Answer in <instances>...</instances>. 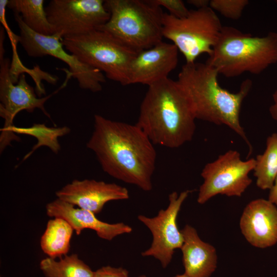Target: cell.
Instances as JSON below:
<instances>
[{
  "label": "cell",
  "instance_id": "cell-1",
  "mask_svg": "<svg viewBox=\"0 0 277 277\" xmlns=\"http://www.w3.org/2000/svg\"><path fill=\"white\" fill-rule=\"evenodd\" d=\"M146 134L135 124L95 114L87 147L95 154L103 171L145 191L152 189L156 152Z\"/></svg>",
  "mask_w": 277,
  "mask_h": 277
},
{
  "label": "cell",
  "instance_id": "cell-2",
  "mask_svg": "<svg viewBox=\"0 0 277 277\" xmlns=\"http://www.w3.org/2000/svg\"><path fill=\"white\" fill-rule=\"evenodd\" d=\"M196 119L186 90L168 77L148 86L135 125L154 145L176 148L191 141Z\"/></svg>",
  "mask_w": 277,
  "mask_h": 277
},
{
  "label": "cell",
  "instance_id": "cell-3",
  "mask_svg": "<svg viewBox=\"0 0 277 277\" xmlns=\"http://www.w3.org/2000/svg\"><path fill=\"white\" fill-rule=\"evenodd\" d=\"M219 74L206 63H186L178 74L177 81L190 97L196 119L227 126L246 142L250 153L252 146L240 124V113L252 81L244 80L239 91L232 93L220 86Z\"/></svg>",
  "mask_w": 277,
  "mask_h": 277
},
{
  "label": "cell",
  "instance_id": "cell-4",
  "mask_svg": "<svg viewBox=\"0 0 277 277\" xmlns=\"http://www.w3.org/2000/svg\"><path fill=\"white\" fill-rule=\"evenodd\" d=\"M227 77L245 72L258 74L277 63V33L253 36L230 26H223L206 62Z\"/></svg>",
  "mask_w": 277,
  "mask_h": 277
},
{
  "label": "cell",
  "instance_id": "cell-5",
  "mask_svg": "<svg viewBox=\"0 0 277 277\" xmlns=\"http://www.w3.org/2000/svg\"><path fill=\"white\" fill-rule=\"evenodd\" d=\"M109 21L105 31L139 52L163 41V12L150 0H106Z\"/></svg>",
  "mask_w": 277,
  "mask_h": 277
},
{
  "label": "cell",
  "instance_id": "cell-6",
  "mask_svg": "<svg viewBox=\"0 0 277 277\" xmlns=\"http://www.w3.org/2000/svg\"><path fill=\"white\" fill-rule=\"evenodd\" d=\"M65 49L82 62L105 74V77L127 85L130 65L137 52L100 30L63 38Z\"/></svg>",
  "mask_w": 277,
  "mask_h": 277
},
{
  "label": "cell",
  "instance_id": "cell-7",
  "mask_svg": "<svg viewBox=\"0 0 277 277\" xmlns=\"http://www.w3.org/2000/svg\"><path fill=\"white\" fill-rule=\"evenodd\" d=\"M222 27L210 7L189 10L188 14L183 18L168 13L163 15V37L176 47L186 63L195 62L203 53L211 54Z\"/></svg>",
  "mask_w": 277,
  "mask_h": 277
},
{
  "label": "cell",
  "instance_id": "cell-8",
  "mask_svg": "<svg viewBox=\"0 0 277 277\" xmlns=\"http://www.w3.org/2000/svg\"><path fill=\"white\" fill-rule=\"evenodd\" d=\"M19 30L18 42L27 55L31 57L50 55L66 63L69 68L71 76L76 78L80 88L97 92L102 90V84L106 82L103 73L81 61L72 53L64 49L62 38L58 34L45 35L35 32L27 26L21 16L14 14Z\"/></svg>",
  "mask_w": 277,
  "mask_h": 277
},
{
  "label": "cell",
  "instance_id": "cell-9",
  "mask_svg": "<svg viewBox=\"0 0 277 277\" xmlns=\"http://www.w3.org/2000/svg\"><path fill=\"white\" fill-rule=\"evenodd\" d=\"M255 165V159L242 161L240 153L233 150L207 163L201 173L203 182L199 188L197 203L203 204L217 194L241 196L252 183L248 174Z\"/></svg>",
  "mask_w": 277,
  "mask_h": 277
},
{
  "label": "cell",
  "instance_id": "cell-10",
  "mask_svg": "<svg viewBox=\"0 0 277 277\" xmlns=\"http://www.w3.org/2000/svg\"><path fill=\"white\" fill-rule=\"evenodd\" d=\"M10 66L8 58L0 61V115L5 120L0 136L1 152L10 145L12 141H19V137L12 131L16 115L23 110L31 113L38 108L50 118L44 104L54 93L38 97L24 74H20L17 83L14 84L10 77Z\"/></svg>",
  "mask_w": 277,
  "mask_h": 277
},
{
  "label": "cell",
  "instance_id": "cell-11",
  "mask_svg": "<svg viewBox=\"0 0 277 277\" xmlns=\"http://www.w3.org/2000/svg\"><path fill=\"white\" fill-rule=\"evenodd\" d=\"M103 0H51L45 7L54 34L72 37L97 30L110 18Z\"/></svg>",
  "mask_w": 277,
  "mask_h": 277
},
{
  "label": "cell",
  "instance_id": "cell-12",
  "mask_svg": "<svg viewBox=\"0 0 277 277\" xmlns=\"http://www.w3.org/2000/svg\"><path fill=\"white\" fill-rule=\"evenodd\" d=\"M190 190L180 194L171 192L168 196L169 204L161 209L154 217L141 214L137 219L145 225L152 235L150 247L142 252L143 256H152L160 261L163 268H166L171 262L175 250L181 249L183 236L177 224V217L182 204L188 196Z\"/></svg>",
  "mask_w": 277,
  "mask_h": 277
},
{
  "label": "cell",
  "instance_id": "cell-13",
  "mask_svg": "<svg viewBox=\"0 0 277 277\" xmlns=\"http://www.w3.org/2000/svg\"><path fill=\"white\" fill-rule=\"evenodd\" d=\"M55 194L57 199L95 214L100 213L108 202L129 198L128 190L125 187L88 179L74 180Z\"/></svg>",
  "mask_w": 277,
  "mask_h": 277
},
{
  "label": "cell",
  "instance_id": "cell-14",
  "mask_svg": "<svg viewBox=\"0 0 277 277\" xmlns=\"http://www.w3.org/2000/svg\"><path fill=\"white\" fill-rule=\"evenodd\" d=\"M178 51L172 43L162 41L138 52L130 65L127 85L141 84L149 86L168 78L177 66Z\"/></svg>",
  "mask_w": 277,
  "mask_h": 277
},
{
  "label": "cell",
  "instance_id": "cell-15",
  "mask_svg": "<svg viewBox=\"0 0 277 277\" xmlns=\"http://www.w3.org/2000/svg\"><path fill=\"white\" fill-rule=\"evenodd\" d=\"M240 227L252 246L263 249L275 245L277 243V206L264 199L251 201L243 211Z\"/></svg>",
  "mask_w": 277,
  "mask_h": 277
},
{
  "label": "cell",
  "instance_id": "cell-16",
  "mask_svg": "<svg viewBox=\"0 0 277 277\" xmlns=\"http://www.w3.org/2000/svg\"><path fill=\"white\" fill-rule=\"evenodd\" d=\"M46 213L50 217L65 220L77 235L84 229H89L95 231L101 239L111 241L118 235L130 233L132 231L131 227L124 223L104 222L98 219L92 212L75 207L57 198L47 204Z\"/></svg>",
  "mask_w": 277,
  "mask_h": 277
},
{
  "label": "cell",
  "instance_id": "cell-17",
  "mask_svg": "<svg viewBox=\"0 0 277 277\" xmlns=\"http://www.w3.org/2000/svg\"><path fill=\"white\" fill-rule=\"evenodd\" d=\"M181 231L184 239L181 248L184 273L188 277H210L217 266L216 249L203 241L192 226L187 224Z\"/></svg>",
  "mask_w": 277,
  "mask_h": 277
},
{
  "label": "cell",
  "instance_id": "cell-18",
  "mask_svg": "<svg viewBox=\"0 0 277 277\" xmlns=\"http://www.w3.org/2000/svg\"><path fill=\"white\" fill-rule=\"evenodd\" d=\"M73 231L69 223L62 218L49 220L41 239L42 251L53 259L67 255Z\"/></svg>",
  "mask_w": 277,
  "mask_h": 277
},
{
  "label": "cell",
  "instance_id": "cell-19",
  "mask_svg": "<svg viewBox=\"0 0 277 277\" xmlns=\"http://www.w3.org/2000/svg\"><path fill=\"white\" fill-rule=\"evenodd\" d=\"M44 0H9L7 7L13 14H19L25 24L36 33L51 35L54 34L47 18Z\"/></svg>",
  "mask_w": 277,
  "mask_h": 277
},
{
  "label": "cell",
  "instance_id": "cell-20",
  "mask_svg": "<svg viewBox=\"0 0 277 277\" xmlns=\"http://www.w3.org/2000/svg\"><path fill=\"white\" fill-rule=\"evenodd\" d=\"M39 268L46 277H94V273L76 254L66 255L59 260L46 258L40 262Z\"/></svg>",
  "mask_w": 277,
  "mask_h": 277
},
{
  "label": "cell",
  "instance_id": "cell-21",
  "mask_svg": "<svg viewBox=\"0 0 277 277\" xmlns=\"http://www.w3.org/2000/svg\"><path fill=\"white\" fill-rule=\"evenodd\" d=\"M253 171L258 187L269 190L277 174L276 133L267 137L266 149L263 154L256 156Z\"/></svg>",
  "mask_w": 277,
  "mask_h": 277
},
{
  "label": "cell",
  "instance_id": "cell-22",
  "mask_svg": "<svg viewBox=\"0 0 277 277\" xmlns=\"http://www.w3.org/2000/svg\"><path fill=\"white\" fill-rule=\"evenodd\" d=\"M70 131V129L66 126L50 128L47 127L44 124H34L32 126L27 128L14 126L12 128V131L15 134L31 135L36 138L37 140V143L25 155L24 160L30 156L36 149L42 146L48 147L54 153H57L61 149L58 137L67 134Z\"/></svg>",
  "mask_w": 277,
  "mask_h": 277
},
{
  "label": "cell",
  "instance_id": "cell-23",
  "mask_svg": "<svg viewBox=\"0 0 277 277\" xmlns=\"http://www.w3.org/2000/svg\"><path fill=\"white\" fill-rule=\"evenodd\" d=\"M248 3V0H211L209 7L224 17L235 20L241 17Z\"/></svg>",
  "mask_w": 277,
  "mask_h": 277
},
{
  "label": "cell",
  "instance_id": "cell-24",
  "mask_svg": "<svg viewBox=\"0 0 277 277\" xmlns=\"http://www.w3.org/2000/svg\"><path fill=\"white\" fill-rule=\"evenodd\" d=\"M154 5L163 7L168 10L169 14L177 18L186 17L189 12L181 0H150Z\"/></svg>",
  "mask_w": 277,
  "mask_h": 277
},
{
  "label": "cell",
  "instance_id": "cell-25",
  "mask_svg": "<svg viewBox=\"0 0 277 277\" xmlns=\"http://www.w3.org/2000/svg\"><path fill=\"white\" fill-rule=\"evenodd\" d=\"M94 277H129L128 271L122 267L103 266L94 271Z\"/></svg>",
  "mask_w": 277,
  "mask_h": 277
},
{
  "label": "cell",
  "instance_id": "cell-26",
  "mask_svg": "<svg viewBox=\"0 0 277 277\" xmlns=\"http://www.w3.org/2000/svg\"><path fill=\"white\" fill-rule=\"evenodd\" d=\"M268 200L277 206V174L273 186L269 189Z\"/></svg>",
  "mask_w": 277,
  "mask_h": 277
},
{
  "label": "cell",
  "instance_id": "cell-27",
  "mask_svg": "<svg viewBox=\"0 0 277 277\" xmlns=\"http://www.w3.org/2000/svg\"><path fill=\"white\" fill-rule=\"evenodd\" d=\"M274 103L269 108V112L271 117L277 121V89L272 94Z\"/></svg>",
  "mask_w": 277,
  "mask_h": 277
},
{
  "label": "cell",
  "instance_id": "cell-28",
  "mask_svg": "<svg viewBox=\"0 0 277 277\" xmlns=\"http://www.w3.org/2000/svg\"><path fill=\"white\" fill-rule=\"evenodd\" d=\"M187 3L195 7L196 9H201L209 7L210 1L209 0H188Z\"/></svg>",
  "mask_w": 277,
  "mask_h": 277
},
{
  "label": "cell",
  "instance_id": "cell-29",
  "mask_svg": "<svg viewBox=\"0 0 277 277\" xmlns=\"http://www.w3.org/2000/svg\"><path fill=\"white\" fill-rule=\"evenodd\" d=\"M5 37V29L4 26L0 27V61L3 60L5 50L4 48V41Z\"/></svg>",
  "mask_w": 277,
  "mask_h": 277
},
{
  "label": "cell",
  "instance_id": "cell-30",
  "mask_svg": "<svg viewBox=\"0 0 277 277\" xmlns=\"http://www.w3.org/2000/svg\"><path fill=\"white\" fill-rule=\"evenodd\" d=\"M173 277H188L187 275H186L185 273L182 274H177L174 276Z\"/></svg>",
  "mask_w": 277,
  "mask_h": 277
},
{
  "label": "cell",
  "instance_id": "cell-31",
  "mask_svg": "<svg viewBox=\"0 0 277 277\" xmlns=\"http://www.w3.org/2000/svg\"><path fill=\"white\" fill-rule=\"evenodd\" d=\"M138 277H147V276L144 274H141Z\"/></svg>",
  "mask_w": 277,
  "mask_h": 277
}]
</instances>
